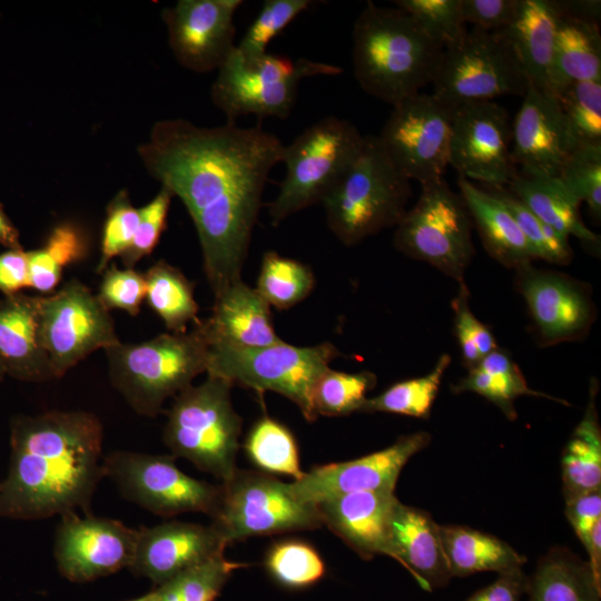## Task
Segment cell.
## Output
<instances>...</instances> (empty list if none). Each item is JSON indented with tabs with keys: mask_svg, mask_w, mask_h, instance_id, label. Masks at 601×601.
Returning a JSON list of instances; mask_svg holds the SVG:
<instances>
[{
	"mask_svg": "<svg viewBox=\"0 0 601 601\" xmlns=\"http://www.w3.org/2000/svg\"><path fill=\"white\" fill-rule=\"evenodd\" d=\"M284 148L262 126L200 127L183 118L156 121L137 148L148 175L189 213L214 296L242 279L266 183Z\"/></svg>",
	"mask_w": 601,
	"mask_h": 601,
	"instance_id": "6da1fadb",
	"label": "cell"
},
{
	"mask_svg": "<svg viewBox=\"0 0 601 601\" xmlns=\"http://www.w3.org/2000/svg\"><path fill=\"white\" fill-rule=\"evenodd\" d=\"M104 426L86 411L18 415L10 464L0 483V518L41 520L90 513L104 473Z\"/></svg>",
	"mask_w": 601,
	"mask_h": 601,
	"instance_id": "7a4b0ae2",
	"label": "cell"
},
{
	"mask_svg": "<svg viewBox=\"0 0 601 601\" xmlns=\"http://www.w3.org/2000/svg\"><path fill=\"white\" fill-rule=\"evenodd\" d=\"M352 36L353 72L366 93L393 107L433 82L444 49L404 10L367 1Z\"/></svg>",
	"mask_w": 601,
	"mask_h": 601,
	"instance_id": "3957f363",
	"label": "cell"
},
{
	"mask_svg": "<svg viewBox=\"0 0 601 601\" xmlns=\"http://www.w3.org/2000/svg\"><path fill=\"white\" fill-rule=\"evenodd\" d=\"M114 388L139 415L156 417L169 397L207 372L209 344L203 319L186 333H162L105 351Z\"/></svg>",
	"mask_w": 601,
	"mask_h": 601,
	"instance_id": "277c9868",
	"label": "cell"
},
{
	"mask_svg": "<svg viewBox=\"0 0 601 601\" xmlns=\"http://www.w3.org/2000/svg\"><path fill=\"white\" fill-rule=\"evenodd\" d=\"M411 180L393 164L377 136H364L361 151L321 204L326 223L345 246L395 227L406 213Z\"/></svg>",
	"mask_w": 601,
	"mask_h": 601,
	"instance_id": "5b68a950",
	"label": "cell"
},
{
	"mask_svg": "<svg viewBox=\"0 0 601 601\" xmlns=\"http://www.w3.org/2000/svg\"><path fill=\"white\" fill-rule=\"evenodd\" d=\"M228 381L207 375L174 397L162 439L175 457H183L221 483L236 472L243 421L231 403Z\"/></svg>",
	"mask_w": 601,
	"mask_h": 601,
	"instance_id": "8992f818",
	"label": "cell"
},
{
	"mask_svg": "<svg viewBox=\"0 0 601 601\" xmlns=\"http://www.w3.org/2000/svg\"><path fill=\"white\" fill-rule=\"evenodd\" d=\"M364 136L347 119L325 117L285 145L286 175L268 214L273 226L322 203L357 157Z\"/></svg>",
	"mask_w": 601,
	"mask_h": 601,
	"instance_id": "52a82bcc",
	"label": "cell"
},
{
	"mask_svg": "<svg viewBox=\"0 0 601 601\" xmlns=\"http://www.w3.org/2000/svg\"><path fill=\"white\" fill-rule=\"evenodd\" d=\"M338 356L341 352L329 342L304 347L284 341L254 348L214 345L209 346L206 373L233 385L278 393L295 403L306 421L314 422V386Z\"/></svg>",
	"mask_w": 601,
	"mask_h": 601,
	"instance_id": "ba28073f",
	"label": "cell"
},
{
	"mask_svg": "<svg viewBox=\"0 0 601 601\" xmlns=\"http://www.w3.org/2000/svg\"><path fill=\"white\" fill-rule=\"evenodd\" d=\"M217 71L210 89L211 101L227 121L236 122L246 115L285 119L295 105L303 79L337 76L343 69L303 57L293 59L268 52L245 61L235 48Z\"/></svg>",
	"mask_w": 601,
	"mask_h": 601,
	"instance_id": "9c48e42d",
	"label": "cell"
},
{
	"mask_svg": "<svg viewBox=\"0 0 601 601\" xmlns=\"http://www.w3.org/2000/svg\"><path fill=\"white\" fill-rule=\"evenodd\" d=\"M472 225L462 196L442 178L422 186L416 204L395 226L393 244L461 283L475 255Z\"/></svg>",
	"mask_w": 601,
	"mask_h": 601,
	"instance_id": "30bf717a",
	"label": "cell"
},
{
	"mask_svg": "<svg viewBox=\"0 0 601 601\" xmlns=\"http://www.w3.org/2000/svg\"><path fill=\"white\" fill-rule=\"evenodd\" d=\"M433 95L450 107L524 96L529 80L513 43L502 31L473 28L443 50Z\"/></svg>",
	"mask_w": 601,
	"mask_h": 601,
	"instance_id": "8fae6325",
	"label": "cell"
},
{
	"mask_svg": "<svg viewBox=\"0 0 601 601\" xmlns=\"http://www.w3.org/2000/svg\"><path fill=\"white\" fill-rule=\"evenodd\" d=\"M221 495L211 524L226 544L250 536L273 535L321 528L314 503L297 499L272 474L236 470L221 483Z\"/></svg>",
	"mask_w": 601,
	"mask_h": 601,
	"instance_id": "7c38bea8",
	"label": "cell"
},
{
	"mask_svg": "<svg viewBox=\"0 0 601 601\" xmlns=\"http://www.w3.org/2000/svg\"><path fill=\"white\" fill-rule=\"evenodd\" d=\"M175 459L171 454L114 451L104 456V473L126 500L155 515L201 512L213 518L221 485L187 475Z\"/></svg>",
	"mask_w": 601,
	"mask_h": 601,
	"instance_id": "4fadbf2b",
	"label": "cell"
},
{
	"mask_svg": "<svg viewBox=\"0 0 601 601\" xmlns=\"http://www.w3.org/2000/svg\"><path fill=\"white\" fill-rule=\"evenodd\" d=\"M38 331L56 378L93 352L121 342L110 312L77 278L47 296H38Z\"/></svg>",
	"mask_w": 601,
	"mask_h": 601,
	"instance_id": "5bb4252c",
	"label": "cell"
},
{
	"mask_svg": "<svg viewBox=\"0 0 601 601\" xmlns=\"http://www.w3.org/2000/svg\"><path fill=\"white\" fill-rule=\"evenodd\" d=\"M452 107L433 93L395 106L377 136L397 169L421 186L440 180L449 166Z\"/></svg>",
	"mask_w": 601,
	"mask_h": 601,
	"instance_id": "9a60e30c",
	"label": "cell"
},
{
	"mask_svg": "<svg viewBox=\"0 0 601 601\" xmlns=\"http://www.w3.org/2000/svg\"><path fill=\"white\" fill-rule=\"evenodd\" d=\"M512 122L493 101L452 107L449 165L459 176L486 187L508 186L518 174L511 158Z\"/></svg>",
	"mask_w": 601,
	"mask_h": 601,
	"instance_id": "2e32d148",
	"label": "cell"
},
{
	"mask_svg": "<svg viewBox=\"0 0 601 601\" xmlns=\"http://www.w3.org/2000/svg\"><path fill=\"white\" fill-rule=\"evenodd\" d=\"M136 539L137 530L118 520L91 513L63 514L53 543L58 572L71 582L83 583L129 568Z\"/></svg>",
	"mask_w": 601,
	"mask_h": 601,
	"instance_id": "e0dca14e",
	"label": "cell"
},
{
	"mask_svg": "<svg viewBox=\"0 0 601 601\" xmlns=\"http://www.w3.org/2000/svg\"><path fill=\"white\" fill-rule=\"evenodd\" d=\"M516 287L524 298L541 346L581 341L597 319L591 289L566 274L525 265L516 269Z\"/></svg>",
	"mask_w": 601,
	"mask_h": 601,
	"instance_id": "ac0fdd59",
	"label": "cell"
},
{
	"mask_svg": "<svg viewBox=\"0 0 601 601\" xmlns=\"http://www.w3.org/2000/svg\"><path fill=\"white\" fill-rule=\"evenodd\" d=\"M242 0H179L162 10L177 62L197 73L218 70L236 48L234 17Z\"/></svg>",
	"mask_w": 601,
	"mask_h": 601,
	"instance_id": "d6986e66",
	"label": "cell"
},
{
	"mask_svg": "<svg viewBox=\"0 0 601 601\" xmlns=\"http://www.w3.org/2000/svg\"><path fill=\"white\" fill-rule=\"evenodd\" d=\"M430 442L431 435L424 431L402 435L392 445L368 455L315 466L289 483L290 491L297 499L314 504L354 492H394L404 465Z\"/></svg>",
	"mask_w": 601,
	"mask_h": 601,
	"instance_id": "ffe728a7",
	"label": "cell"
},
{
	"mask_svg": "<svg viewBox=\"0 0 601 601\" xmlns=\"http://www.w3.org/2000/svg\"><path fill=\"white\" fill-rule=\"evenodd\" d=\"M511 158L523 176L558 177L574 149L555 96L529 85L512 122Z\"/></svg>",
	"mask_w": 601,
	"mask_h": 601,
	"instance_id": "44dd1931",
	"label": "cell"
},
{
	"mask_svg": "<svg viewBox=\"0 0 601 601\" xmlns=\"http://www.w3.org/2000/svg\"><path fill=\"white\" fill-rule=\"evenodd\" d=\"M226 542L210 523L170 521L137 530L130 566L135 575L155 587L181 571L224 553Z\"/></svg>",
	"mask_w": 601,
	"mask_h": 601,
	"instance_id": "7402d4cb",
	"label": "cell"
},
{
	"mask_svg": "<svg viewBox=\"0 0 601 601\" xmlns=\"http://www.w3.org/2000/svg\"><path fill=\"white\" fill-rule=\"evenodd\" d=\"M387 556L398 561L427 591L452 579L440 538V524L424 510L398 500L388 519Z\"/></svg>",
	"mask_w": 601,
	"mask_h": 601,
	"instance_id": "603a6c76",
	"label": "cell"
},
{
	"mask_svg": "<svg viewBox=\"0 0 601 601\" xmlns=\"http://www.w3.org/2000/svg\"><path fill=\"white\" fill-rule=\"evenodd\" d=\"M394 492L366 491L327 497L315 503L322 524L362 559L388 554L387 530Z\"/></svg>",
	"mask_w": 601,
	"mask_h": 601,
	"instance_id": "cb8c5ba5",
	"label": "cell"
},
{
	"mask_svg": "<svg viewBox=\"0 0 601 601\" xmlns=\"http://www.w3.org/2000/svg\"><path fill=\"white\" fill-rule=\"evenodd\" d=\"M209 346L265 347L283 339L275 332L270 306L238 279L215 296L211 314L203 319Z\"/></svg>",
	"mask_w": 601,
	"mask_h": 601,
	"instance_id": "d4e9b609",
	"label": "cell"
},
{
	"mask_svg": "<svg viewBox=\"0 0 601 601\" xmlns=\"http://www.w3.org/2000/svg\"><path fill=\"white\" fill-rule=\"evenodd\" d=\"M0 364L22 382L56 380L38 331V296L23 293L0 298Z\"/></svg>",
	"mask_w": 601,
	"mask_h": 601,
	"instance_id": "484cf974",
	"label": "cell"
},
{
	"mask_svg": "<svg viewBox=\"0 0 601 601\" xmlns=\"http://www.w3.org/2000/svg\"><path fill=\"white\" fill-rule=\"evenodd\" d=\"M560 12L555 1L520 0L508 36L522 63L529 85L552 95L553 57Z\"/></svg>",
	"mask_w": 601,
	"mask_h": 601,
	"instance_id": "4316f807",
	"label": "cell"
},
{
	"mask_svg": "<svg viewBox=\"0 0 601 601\" xmlns=\"http://www.w3.org/2000/svg\"><path fill=\"white\" fill-rule=\"evenodd\" d=\"M457 186L483 246L492 258L515 270L536 259L513 216L497 197L461 176Z\"/></svg>",
	"mask_w": 601,
	"mask_h": 601,
	"instance_id": "83f0119b",
	"label": "cell"
},
{
	"mask_svg": "<svg viewBox=\"0 0 601 601\" xmlns=\"http://www.w3.org/2000/svg\"><path fill=\"white\" fill-rule=\"evenodd\" d=\"M533 215L558 233L578 238L590 250L600 252V236L581 219L580 201L558 177L516 174L505 186Z\"/></svg>",
	"mask_w": 601,
	"mask_h": 601,
	"instance_id": "f1b7e54d",
	"label": "cell"
},
{
	"mask_svg": "<svg viewBox=\"0 0 601 601\" xmlns=\"http://www.w3.org/2000/svg\"><path fill=\"white\" fill-rule=\"evenodd\" d=\"M443 552L452 578L477 572L497 574L522 569L526 558L501 539L462 525H440Z\"/></svg>",
	"mask_w": 601,
	"mask_h": 601,
	"instance_id": "f546056e",
	"label": "cell"
},
{
	"mask_svg": "<svg viewBox=\"0 0 601 601\" xmlns=\"http://www.w3.org/2000/svg\"><path fill=\"white\" fill-rule=\"evenodd\" d=\"M593 80H601L599 23L560 14L553 57V96L574 82Z\"/></svg>",
	"mask_w": 601,
	"mask_h": 601,
	"instance_id": "4dcf8cb0",
	"label": "cell"
},
{
	"mask_svg": "<svg viewBox=\"0 0 601 601\" xmlns=\"http://www.w3.org/2000/svg\"><path fill=\"white\" fill-rule=\"evenodd\" d=\"M529 601H601V587L588 561L565 548L543 555L528 577Z\"/></svg>",
	"mask_w": 601,
	"mask_h": 601,
	"instance_id": "1f68e13d",
	"label": "cell"
},
{
	"mask_svg": "<svg viewBox=\"0 0 601 601\" xmlns=\"http://www.w3.org/2000/svg\"><path fill=\"white\" fill-rule=\"evenodd\" d=\"M597 394L598 381L592 380L585 413L562 453V493L565 502L601 489V428Z\"/></svg>",
	"mask_w": 601,
	"mask_h": 601,
	"instance_id": "d6a6232c",
	"label": "cell"
},
{
	"mask_svg": "<svg viewBox=\"0 0 601 601\" xmlns=\"http://www.w3.org/2000/svg\"><path fill=\"white\" fill-rule=\"evenodd\" d=\"M454 393L473 392L495 404L509 420H515L518 413L514 400L522 395L545 397L563 404V400L533 391L510 354L497 347L472 368L456 385Z\"/></svg>",
	"mask_w": 601,
	"mask_h": 601,
	"instance_id": "836d02e7",
	"label": "cell"
},
{
	"mask_svg": "<svg viewBox=\"0 0 601 601\" xmlns=\"http://www.w3.org/2000/svg\"><path fill=\"white\" fill-rule=\"evenodd\" d=\"M144 274L145 300L170 333H186L189 324L199 322L194 284L179 268L160 259Z\"/></svg>",
	"mask_w": 601,
	"mask_h": 601,
	"instance_id": "e575fe53",
	"label": "cell"
},
{
	"mask_svg": "<svg viewBox=\"0 0 601 601\" xmlns=\"http://www.w3.org/2000/svg\"><path fill=\"white\" fill-rule=\"evenodd\" d=\"M244 450L252 463L265 473L293 476L294 481L304 474L294 434L287 426L267 415L252 425Z\"/></svg>",
	"mask_w": 601,
	"mask_h": 601,
	"instance_id": "d590c367",
	"label": "cell"
},
{
	"mask_svg": "<svg viewBox=\"0 0 601 601\" xmlns=\"http://www.w3.org/2000/svg\"><path fill=\"white\" fill-rule=\"evenodd\" d=\"M315 284L308 265L268 250L263 255L255 289L270 307L285 311L308 297Z\"/></svg>",
	"mask_w": 601,
	"mask_h": 601,
	"instance_id": "8d00e7d4",
	"label": "cell"
},
{
	"mask_svg": "<svg viewBox=\"0 0 601 601\" xmlns=\"http://www.w3.org/2000/svg\"><path fill=\"white\" fill-rule=\"evenodd\" d=\"M86 254L82 233L69 223L56 226L42 247L28 252L29 287L51 294L59 285L63 268Z\"/></svg>",
	"mask_w": 601,
	"mask_h": 601,
	"instance_id": "74e56055",
	"label": "cell"
},
{
	"mask_svg": "<svg viewBox=\"0 0 601 601\" xmlns=\"http://www.w3.org/2000/svg\"><path fill=\"white\" fill-rule=\"evenodd\" d=\"M450 364L451 356L442 354L428 374L397 382L377 396L366 398L359 412L427 418Z\"/></svg>",
	"mask_w": 601,
	"mask_h": 601,
	"instance_id": "f35d334b",
	"label": "cell"
},
{
	"mask_svg": "<svg viewBox=\"0 0 601 601\" xmlns=\"http://www.w3.org/2000/svg\"><path fill=\"white\" fill-rule=\"evenodd\" d=\"M246 565L217 554L181 571L150 593L156 601H216L230 575Z\"/></svg>",
	"mask_w": 601,
	"mask_h": 601,
	"instance_id": "ab89813d",
	"label": "cell"
},
{
	"mask_svg": "<svg viewBox=\"0 0 601 601\" xmlns=\"http://www.w3.org/2000/svg\"><path fill=\"white\" fill-rule=\"evenodd\" d=\"M265 568L278 584L292 590L316 584L326 572L325 563L315 548L297 539L274 543L265 555Z\"/></svg>",
	"mask_w": 601,
	"mask_h": 601,
	"instance_id": "60d3db41",
	"label": "cell"
},
{
	"mask_svg": "<svg viewBox=\"0 0 601 601\" xmlns=\"http://www.w3.org/2000/svg\"><path fill=\"white\" fill-rule=\"evenodd\" d=\"M376 383L377 377L372 372L346 373L329 367L313 390V406L317 417L347 416L359 412L367 398L366 394Z\"/></svg>",
	"mask_w": 601,
	"mask_h": 601,
	"instance_id": "b9f144b4",
	"label": "cell"
},
{
	"mask_svg": "<svg viewBox=\"0 0 601 601\" xmlns=\"http://www.w3.org/2000/svg\"><path fill=\"white\" fill-rule=\"evenodd\" d=\"M555 98L574 148L601 144V80L574 82Z\"/></svg>",
	"mask_w": 601,
	"mask_h": 601,
	"instance_id": "7bdbcfd3",
	"label": "cell"
},
{
	"mask_svg": "<svg viewBox=\"0 0 601 601\" xmlns=\"http://www.w3.org/2000/svg\"><path fill=\"white\" fill-rule=\"evenodd\" d=\"M513 216L536 259L568 265L573 258L569 237L558 233L533 215L506 187H486Z\"/></svg>",
	"mask_w": 601,
	"mask_h": 601,
	"instance_id": "ee69618b",
	"label": "cell"
},
{
	"mask_svg": "<svg viewBox=\"0 0 601 601\" xmlns=\"http://www.w3.org/2000/svg\"><path fill=\"white\" fill-rule=\"evenodd\" d=\"M312 3L311 0H266L236 45L237 53L245 61L266 55L268 43Z\"/></svg>",
	"mask_w": 601,
	"mask_h": 601,
	"instance_id": "f6af8a7d",
	"label": "cell"
},
{
	"mask_svg": "<svg viewBox=\"0 0 601 601\" xmlns=\"http://www.w3.org/2000/svg\"><path fill=\"white\" fill-rule=\"evenodd\" d=\"M558 178L592 216L601 218V144L575 147L563 164Z\"/></svg>",
	"mask_w": 601,
	"mask_h": 601,
	"instance_id": "bcb514c9",
	"label": "cell"
},
{
	"mask_svg": "<svg viewBox=\"0 0 601 601\" xmlns=\"http://www.w3.org/2000/svg\"><path fill=\"white\" fill-rule=\"evenodd\" d=\"M393 3L407 12L443 49L457 43L466 35L460 0H395Z\"/></svg>",
	"mask_w": 601,
	"mask_h": 601,
	"instance_id": "7dc6e473",
	"label": "cell"
},
{
	"mask_svg": "<svg viewBox=\"0 0 601 601\" xmlns=\"http://www.w3.org/2000/svg\"><path fill=\"white\" fill-rule=\"evenodd\" d=\"M138 223L139 208L132 205L127 190H119L106 208L97 274H101L115 257H120L129 248Z\"/></svg>",
	"mask_w": 601,
	"mask_h": 601,
	"instance_id": "c3c4849f",
	"label": "cell"
},
{
	"mask_svg": "<svg viewBox=\"0 0 601 601\" xmlns=\"http://www.w3.org/2000/svg\"><path fill=\"white\" fill-rule=\"evenodd\" d=\"M457 295L452 300L454 313V329L461 348L464 366L474 367L482 357L486 356L499 346L490 331L471 311L470 292L465 280L459 283Z\"/></svg>",
	"mask_w": 601,
	"mask_h": 601,
	"instance_id": "681fc988",
	"label": "cell"
},
{
	"mask_svg": "<svg viewBox=\"0 0 601 601\" xmlns=\"http://www.w3.org/2000/svg\"><path fill=\"white\" fill-rule=\"evenodd\" d=\"M173 194L160 187L157 195L139 208V223L129 248L120 256L125 268H135L144 257L157 247L167 226V217Z\"/></svg>",
	"mask_w": 601,
	"mask_h": 601,
	"instance_id": "f907efd6",
	"label": "cell"
},
{
	"mask_svg": "<svg viewBox=\"0 0 601 601\" xmlns=\"http://www.w3.org/2000/svg\"><path fill=\"white\" fill-rule=\"evenodd\" d=\"M101 274L96 295L104 307L109 312L119 309L137 316L146 297L145 274L135 268H118L112 263Z\"/></svg>",
	"mask_w": 601,
	"mask_h": 601,
	"instance_id": "816d5d0a",
	"label": "cell"
},
{
	"mask_svg": "<svg viewBox=\"0 0 601 601\" xmlns=\"http://www.w3.org/2000/svg\"><path fill=\"white\" fill-rule=\"evenodd\" d=\"M520 0H460L464 23L486 31L508 28L514 20Z\"/></svg>",
	"mask_w": 601,
	"mask_h": 601,
	"instance_id": "f5cc1de1",
	"label": "cell"
},
{
	"mask_svg": "<svg viewBox=\"0 0 601 601\" xmlns=\"http://www.w3.org/2000/svg\"><path fill=\"white\" fill-rule=\"evenodd\" d=\"M565 515L578 539L587 548L594 525L601 521V489L565 502Z\"/></svg>",
	"mask_w": 601,
	"mask_h": 601,
	"instance_id": "db71d44e",
	"label": "cell"
},
{
	"mask_svg": "<svg viewBox=\"0 0 601 601\" xmlns=\"http://www.w3.org/2000/svg\"><path fill=\"white\" fill-rule=\"evenodd\" d=\"M26 287H29L28 252L6 249L0 254V292L9 296Z\"/></svg>",
	"mask_w": 601,
	"mask_h": 601,
	"instance_id": "11a10c76",
	"label": "cell"
},
{
	"mask_svg": "<svg viewBox=\"0 0 601 601\" xmlns=\"http://www.w3.org/2000/svg\"><path fill=\"white\" fill-rule=\"evenodd\" d=\"M528 575L522 569L499 574L497 579L465 601H520L526 592Z\"/></svg>",
	"mask_w": 601,
	"mask_h": 601,
	"instance_id": "9f6ffc18",
	"label": "cell"
},
{
	"mask_svg": "<svg viewBox=\"0 0 601 601\" xmlns=\"http://www.w3.org/2000/svg\"><path fill=\"white\" fill-rule=\"evenodd\" d=\"M555 4L561 16L595 23L600 22V1H555Z\"/></svg>",
	"mask_w": 601,
	"mask_h": 601,
	"instance_id": "6f0895ef",
	"label": "cell"
},
{
	"mask_svg": "<svg viewBox=\"0 0 601 601\" xmlns=\"http://www.w3.org/2000/svg\"><path fill=\"white\" fill-rule=\"evenodd\" d=\"M585 550L589 554L588 563L593 578L597 584L601 587V521L594 525Z\"/></svg>",
	"mask_w": 601,
	"mask_h": 601,
	"instance_id": "680465c9",
	"label": "cell"
},
{
	"mask_svg": "<svg viewBox=\"0 0 601 601\" xmlns=\"http://www.w3.org/2000/svg\"><path fill=\"white\" fill-rule=\"evenodd\" d=\"M0 245L7 249H21L20 234L0 203Z\"/></svg>",
	"mask_w": 601,
	"mask_h": 601,
	"instance_id": "91938a15",
	"label": "cell"
},
{
	"mask_svg": "<svg viewBox=\"0 0 601 601\" xmlns=\"http://www.w3.org/2000/svg\"><path fill=\"white\" fill-rule=\"evenodd\" d=\"M128 601H156L152 597V594L149 592L140 598H136V599H132V600H128Z\"/></svg>",
	"mask_w": 601,
	"mask_h": 601,
	"instance_id": "94428289",
	"label": "cell"
},
{
	"mask_svg": "<svg viewBox=\"0 0 601 601\" xmlns=\"http://www.w3.org/2000/svg\"><path fill=\"white\" fill-rule=\"evenodd\" d=\"M6 375H7L6 371H4L3 366L0 364V383L3 381Z\"/></svg>",
	"mask_w": 601,
	"mask_h": 601,
	"instance_id": "6125c7cd",
	"label": "cell"
}]
</instances>
